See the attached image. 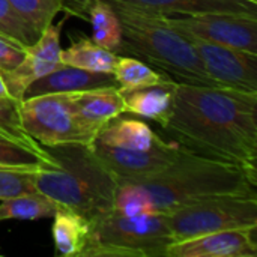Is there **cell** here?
<instances>
[{"mask_svg": "<svg viewBox=\"0 0 257 257\" xmlns=\"http://www.w3.org/2000/svg\"><path fill=\"white\" fill-rule=\"evenodd\" d=\"M164 130L184 148L257 176V92L178 81Z\"/></svg>", "mask_w": 257, "mask_h": 257, "instance_id": "1", "label": "cell"}, {"mask_svg": "<svg viewBox=\"0 0 257 257\" xmlns=\"http://www.w3.org/2000/svg\"><path fill=\"white\" fill-rule=\"evenodd\" d=\"M257 176L245 169L184 149L163 170L122 179L111 212L123 215L161 214L223 194H256Z\"/></svg>", "mask_w": 257, "mask_h": 257, "instance_id": "2", "label": "cell"}, {"mask_svg": "<svg viewBox=\"0 0 257 257\" xmlns=\"http://www.w3.org/2000/svg\"><path fill=\"white\" fill-rule=\"evenodd\" d=\"M45 149L56 167H41L35 173L38 193L90 221L113 211L119 181L92 145L68 143Z\"/></svg>", "mask_w": 257, "mask_h": 257, "instance_id": "3", "label": "cell"}, {"mask_svg": "<svg viewBox=\"0 0 257 257\" xmlns=\"http://www.w3.org/2000/svg\"><path fill=\"white\" fill-rule=\"evenodd\" d=\"M110 3L122 27V44L116 54L136 56L179 83L217 86L206 74L190 39L170 24L167 15Z\"/></svg>", "mask_w": 257, "mask_h": 257, "instance_id": "4", "label": "cell"}, {"mask_svg": "<svg viewBox=\"0 0 257 257\" xmlns=\"http://www.w3.org/2000/svg\"><path fill=\"white\" fill-rule=\"evenodd\" d=\"M172 244L166 215L108 212L92 221L80 257H166Z\"/></svg>", "mask_w": 257, "mask_h": 257, "instance_id": "5", "label": "cell"}, {"mask_svg": "<svg viewBox=\"0 0 257 257\" xmlns=\"http://www.w3.org/2000/svg\"><path fill=\"white\" fill-rule=\"evenodd\" d=\"M175 242L202 235L257 227V194H223L166 214Z\"/></svg>", "mask_w": 257, "mask_h": 257, "instance_id": "6", "label": "cell"}, {"mask_svg": "<svg viewBox=\"0 0 257 257\" xmlns=\"http://www.w3.org/2000/svg\"><path fill=\"white\" fill-rule=\"evenodd\" d=\"M23 130L41 146L68 143L89 145L80 131L66 93H45L20 102Z\"/></svg>", "mask_w": 257, "mask_h": 257, "instance_id": "7", "label": "cell"}, {"mask_svg": "<svg viewBox=\"0 0 257 257\" xmlns=\"http://www.w3.org/2000/svg\"><path fill=\"white\" fill-rule=\"evenodd\" d=\"M181 33L257 54V15L247 14H200L167 15Z\"/></svg>", "mask_w": 257, "mask_h": 257, "instance_id": "8", "label": "cell"}, {"mask_svg": "<svg viewBox=\"0 0 257 257\" xmlns=\"http://www.w3.org/2000/svg\"><path fill=\"white\" fill-rule=\"evenodd\" d=\"M185 36L193 44L206 74L217 86L257 92V54L218 45L197 36Z\"/></svg>", "mask_w": 257, "mask_h": 257, "instance_id": "9", "label": "cell"}, {"mask_svg": "<svg viewBox=\"0 0 257 257\" xmlns=\"http://www.w3.org/2000/svg\"><path fill=\"white\" fill-rule=\"evenodd\" d=\"M66 18L60 20L57 24L50 23L39 38L24 50L23 60L12 69H0L2 78L6 84L9 95L21 102L24 99L27 87L39 80L41 77L57 69L60 63V35L62 26Z\"/></svg>", "mask_w": 257, "mask_h": 257, "instance_id": "10", "label": "cell"}, {"mask_svg": "<svg viewBox=\"0 0 257 257\" xmlns=\"http://www.w3.org/2000/svg\"><path fill=\"white\" fill-rule=\"evenodd\" d=\"M98 158L110 169V172L122 179H140L154 175L172 164L185 149L161 140L146 151H117L92 145Z\"/></svg>", "mask_w": 257, "mask_h": 257, "instance_id": "11", "label": "cell"}, {"mask_svg": "<svg viewBox=\"0 0 257 257\" xmlns=\"http://www.w3.org/2000/svg\"><path fill=\"white\" fill-rule=\"evenodd\" d=\"M257 227L221 230L175 242L166 257H256Z\"/></svg>", "mask_w": 257, "mask_h": 257, "instance_id": "12", "label": "cell"}, {"mask_svg": "<svg viewBox=\"0 0 257 257\" xmlns=\"http://www.w3.org/2000/svg\"><path fill=\"white\" fill-rule=\"evenodd\" d=\"M74 116L89 145L93 143L101 128L111 119L125 113L119 87H96L66 93Z\"/></svg>", "mask_w": 257, "mask_h": 257, "instance_id": "13", "label": "cell"}, {"mask_svg": "<svg viewBox=\"0 0 257 257\" xmlns=\"http://www.w3.org/2000/svg\"><path fill=\"white\" fill-rule=\"evenodd\" d=\"M176 87L178 81L169 77L157 84L120 92L125 113L155 120L164 128L170 120L175 108Z\"/></svg>", "mask_w": 257, "mask_h": 257, "instance_id": "14", "label": "cell"}, {"mask_svg": "<svg viewBox=\"0 0 257 257\" xmlns=\"http://www.w3.org/2000/svg\"><path fill=\"white\" fill-rule=\"evenodd\" d=\"M111 86L117 87V83L114 75L110 72H92L62 63L53 72L32 83L27 87L24 98H32L45 93H71Z\"/></svg>", "mask_w": 257, "mask_h": 257, "instance_id": "15", "label": "cell"}, {"mask_svg": "<svg viewBox=\"0 0 257 257\" xmlns=\"http://www.w3.org/2000/svg\"><path fill=\"white\" fill-rule=\"evenodd\" d=\"M164 15L247 14L257 15V3L250 0H108Z\"/></svg>", "mask_w": 257, "mask_h": 257, "instance_id": "16", "label": "cell"}, {"mask_svg": "<svg viewBox=\"0 0 257 257\" xmlns=\"http://www.w3.org/2000/svg\"><path fill=\"white\" fill-rule=\"evenodd\" d=\"M161 140L145 122L117 116L101 128L92 145L117 151H146Z\"/></svg>", "mask_w": 257, "mask_h": 257, "instance_id": "17", "label": "cell"}, {"mask_svg": "<svg viewBox=\"0 0 257 257\" xmlns=\"http://www.w3.org/2000/svg\"><path fill=\"white\" fill-rule=\"evenodd\" d=\"M53 218L51 230L56 253L63 257H80L89 241L92 221L62 206L56 209Z\"/></svg>", "mask_w": 257, "mask_h": 257, "instance_id": "18", "label": "cell"}, {"mask_svg": "<svg viewBox=\"0 0 257 257\" xmlns=\"http://www.w3.org/2000/svg\"><path fill=\"white\" fill-rule=\"evenodd\" d=\"M117 59L119 54L101 47L92 38L86 36L72 41L68 48H62L60 51V63L92 72L113 74Z\"/></svg>", "mask_w": 257, "mask_h": 257, "instance_id": "19", "label": "cell"}, {"mask_svg": "<svg viewBox=\"0 0 257 257\" xmlns=\"http://www.w3.org/2000/svg\"><path fill=\"white\" fill-rule=\"evenodd\" d=\"M84 14L93 29L92 39L116 53L122 44V27L113 5L108 0H87Z\"/></svg>", "mask_w": 257, "mask_h": 257, "instance_id": "20", "label": "cell"}, {"mask_svg": "<svg viewBox=\"0 0 257 257\" xmlns=\"http://www.w3.org/2000/svg\"><path fill=\"white\" fill-rule=\"evenodd\" d=\"M57 203L44 196L42 193H27L17 197L2 200L0 203V223L8 220H41L50 218L57 209Z\"/></svg>", "mask_w": 257, "mask_h": 257, "instance_id": "21", "label": "cell"}, {"mask_svg": "<svg viewBox=\"0 0 257 257\" xmlns=\"http://www.w3.org/2000/svg\"><path fill=\"white\" fill-rule=\"evenodd\" d=\"M113 75L120 92L157 84L169 78V75L155 71L151 65L131 56H119L113 69Z\"/></svg>", "mask_w": 257, "mask_h": 257, "instance_id": "22", "label": "cell"}, {"mask_svg": "<svg viewBox=\"0 0 257 257\" xmlns=\"http://www.w3.org/2000/svg\"><path fill=\"white\" fill-rule=\"evenodd\" d=\"M48 152V151H47ZM0 167L2 169H39V167H56V163L50 154H41L32 148L0 139Z\"/></svg>", "mask_w": 257, "mask_h": 257, "instance_id": "23", "label": "cell"}, {"mask_svg": "<svg viewBox=\"0 0 257 257\" xmlns=\"http://www.w3.org/2000/svg\"><path fill=\"white\" fill-rule=\"evenodd\" d=\"M18 15L26 21V24L36 33L41 35L42 30L54 21V17L65 11L63 0H9Z\"/></svg>", "mask_w": 257, "mask_h": 257, "instance_id": "24", "label": "cell"}, {"mask_svg": "<svg viewBox=\"0 0 257 257\" xmlns=\"http://www.w3.org/2000/svg\"><path fill=\"white\" fill-rule=\"evenodd\" d=\"M0 35L12 39L24 50L39 38L18 15L9 0H0Z\"/></svg>", "mask_w": 257, "mask_h": 257, "instance_id": "25", "label": "cell"}, {"mask_svg": "<svg viewBox=\"0 0 257 257\" xmlns=\"http://www.w3.org/2000/svg\"><path fill=\"white\" fill-rule=\"evenodd\" d=\"M0 130L8 133L14 140H17L21 145H26L32 148L36 152L48 154L44 146H41L38 142H35L21 126L20 120V102L15 99H6L0 98Z\"/></svg>", "mask_w": 257, "mask_h": 257, "instance_id": "26", "label": "cell"}, {"mask_svg": "<svg viewBox=\"0 0 257 257\" xmlns=\"http://www.w3.org/2000/svg\"><path fill=\"white\" fill-rule=\"evenodd\" d=\"M39 169H2L0 167V202L21 194L36 193L38 190L35 185V173Z\"/></svg>", "mask_w": 257, "mask_h": 257, "instance_id": "27", "label": "cell"}, {"mask_svg": "<svg viewBox=\"0 0 257 257\" xmlns=\"http://www.w3.org/2000/svg\"><path fill=\"white\" fill-rule=\"evenodd\" d=\"M24 57V48L9 38L0 36V69L15 68Z\"/></svg>", "mask_w": 257, "mask_h": 257, "instance_id": "28", "label": "cell"}, {"mask_svg": "<svg viewBox=\"0 0 257 257\" xmlns=\"http://www.w3.org/2000/svg\"><path fill=\"white\" fill-rule=\"evenodd\" d=\"M65 2V12L77 14L78 11L84 12V5L87 0H63Z\"/></svg>", "mask_w": 257, "mask_h": 257, "instance_id": "29", "label": "cell"}, {"mask_svg": "<svg viewBox=\"0 0 257 257\" xmlns=\"http://www.w3.org/2000/svg\"><path fill=\"white\" fill-rule=\"evenodd\" d=\"M0 98H6V99H14L11 95H9V92H8V89H6V84H5V81H3V78H2V74H0Z\"/></svg>", "mask_w": 257, "mask_h": 257, "instance_id": "30", "label": "cell"}, {"mask_svg": "<svg viewBox=\"0 0 257 257\" xmlns=\"http://www.w3.org/2000/svg\"><path fill=\"white\" fill-rule=\"evenodd\" d=\"M0 139H8V140L17 142V140H14V139H12V137H11V136H9L8 133H5V131H2V130H0ZM17 143H18V142H17Z\"/></svg>", "mask_w": 257, "mask_h": 257, "instance_id": "31", "label": "cell"}, {"mask_svg": "<svg viewBox=\"0 0 257 257\" xmlns=\"http://www.w3.org/2000/svg\"><path fill=\"white\" fill-rule=\"evenodd\" d=\"M250 2H254V3H257V0H250Z\"/></svg>", "mask_w": 257, "mask_h": 257, "instance_id": "32", "label": "cell"}, {"mask_svg": "<svg viewBox=\"0 0 257 257\" xmlns=\"http://www.w3.org/2000/svg\"><path fill=\"white\" fill-rule=\"evenodd\" d=\"M0 36H2V35H0Z\"/></svg>", "mask_w": 257, "mask_h": 257, "instance_id": "33", "label": "cell"}]
</instances>
